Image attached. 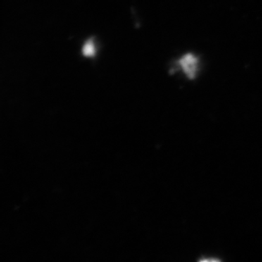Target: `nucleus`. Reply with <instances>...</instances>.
Listing matches in <instances>:
<instances>
[{
  "mask_svg": "<svg viewBox=\"0 0 262 262\" xmlns=\"http://www.w3.org/2000/svg\"><path fill=\"white\" fill-rule=\"evenodd\" d=\"M82 54L86 57H92L96 53V49H95L94 42L93 40H89L84 45L82 48Z\"/></svg>",
  "mask_w": 262,
  "mask_h": 262,
  "instance_id": "2",
  "label": "nucleus"
},
{
  "mask_svg": "<svg viewBox=\"0 0 262 262\" xmlns=\"http://www.w3.org/2000/svg\"><path fill=\"white\" fill-rule=\"evenodd\" d=\"M179 65L188 78L190 80L195 78L199 70V60L194 54L187 53L181 58Z\"/></svg>",
  "mask_w": 262,
  "mask_h": 262,
  "instance_id": "1",
  "label": "nucleus"
}]
</instances>
